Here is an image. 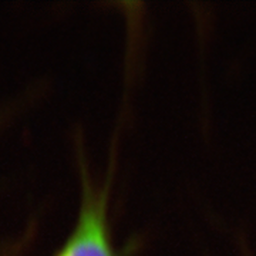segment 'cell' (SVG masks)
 Segmentation results:
<instances>
[{"instance_id": "6da1fadb", "label": "cell", "mask_w": 256, "mask_h": 256, "mask_svg": "<svg viewBox=\"0 0 256 256\" xmlns=\"http://www.w3.org/2000/svg\"><path fill=\"white\" fill-rule=\"evenodd\" d=\"M57 256H114L107 226L106 195L84 184L82 210L72 235Z\"/></svg>"}]
</instances>
